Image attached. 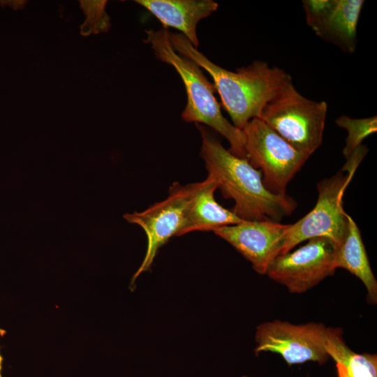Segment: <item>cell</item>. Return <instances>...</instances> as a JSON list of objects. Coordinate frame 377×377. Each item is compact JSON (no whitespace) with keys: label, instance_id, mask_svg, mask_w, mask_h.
<instances>
[{"label":"cell","instance_id":"6da1fadb","mask_svg":"<svg viewBox=\"0 0 377 377\" xmlns=\"http://www.w3.org/2000/svg\"><path fill=\"white\" fill-rule=\"evenodd\" d=\"M169 38L177 53L193 61L210 75L223 107L239 130L252 119L259 118L269 102L293 84L290 75L265 61L256 60L230 71L211 61L182 34L170 32Z\"/></svg>","mask_w":377,"mask_h":377},{"label":"cell","instance_id":"7a4b0ae2","mask_svg":"<svg viewBox=\"0 0 377 377\" xmlns=\"http://www.w3.org/2000/svg\"><path fill=\"white\" fill-rule=\"evenodd\" d=\"M198 128L202 137L200 155L208 175L216 179L225 198L234 200L232 212L239 218L279 222L294 212L297 202L293 198L270 193L259 170L230 153L204 126Z\"/></svg>","mask_w":377,"mask_h":377},{"label":"cell","instance_id":"3957f363","mask_svg":"<svg viewBox=\"0 0 377 377\" xmlns=\"http://www.w3.org/2000/svg\"><path fill=\"white\" fill-rule=\"evenodd\" d=\"M144 40L151 45L157 59L172 66L179 75L187 96L182 118L186 122L204 124L223 135L229 142L230 153L246 159L242 130L223 114L215 96V87L193 61L177 53L170 43L168 29L145 31Z\"/></svg>","mask_w":377,"mask_h":377},{"label":"cell","instance_id":"277c9868","mask_svg":"<svg viewBox=\"0 0 377 377\" xmlns=\"http://www.w3.org/2000/svg\"><path fill=\"white\" fill-rule=\"evenodd\" d=\"M357 168L346 163L336 175L318 183L316 205L306 216L290 224L279 255L313 237L328 238L335 248L341 244L347 232L350 216L343 209V195Z\"/></svg>","mask_w":377,"mask_h":377},{"label":"cell","instance_id":"5b68a950","mask_svg":"<svg viewBox=\"0 0 377 377\" xmlns=\"http://www.w3.org/2000/svg\"><path fill=\"white\" fill-rule=\"evenodd\" d=\"M327 111L325 101L304 97L293 84L269 102L259 118L309 157L323 142Z\"/></svg>","mask_w":377,"mask_h":377},{"label":"cell","instance_id":"8992f818","mask_svg":"<svg viewBox=\"0 0 377 377\" xmlns=\"http://www.w3.org/2000/svg\"><path fill=\"white\" fill-rule=\"evenodd\" d=\"M242 131L246 159L260 171L265 188L274 195H287L288 184L309 156L260 118L250 120Z\"/></svg>","mask_w":377,"mask_h":377},{"label":"cell","instance_id":"52a82bcc","mask_svg":"<svg viewBox=\"0 0 377 377\" xmlns=\"http://www.w3.org/2000/svg\"><path fill=\"white\" fill-rule=\"evenodd\" d=\"M328 328L322 323L293 324L274 320L256 330L255 353L279 354L288 366L314 362L320 365L330 358L326 350Z\"/></svg>","mask_w":377,"mask_h":377},{"label":"cell","instance_id":"ba28073f","mask_svg":"<svg viewBox=\"0 0 377 377\" xmlns=\"http://www.w3.org/2000/svg\"><path fill=\"white\" fill-rule=\"evenodd\" d=\"M334 244L326 237H313L293 252L276 256L266 274L291 293H305L334 274Z\"/></svg>","mask_w":377,"mask_h":377},{"label":"cell","instance_id":"9c48e42d","mask_svg":"<svg viewBox=\"0 0 377 377\" xmlns=\"http://www.w3.org/2000/svg\"><path fill=\"white\" fill-rule=\"evenodd\" d=\"M195 190V183L181 185L174 183L168 197L141 212L126 214L124 218L140 226L147 237V247L144 260L132 277V285L138 276L151 265L158 249L177 234L184 223Z\"/></svg>","mask_w":377,"mask_h":377},{"label":"cell","instance_id":"30bf717a","mask_svg":"<svg viewBox=\"0 0 377 377\" xmlns=\"http://www.w3.org/2000/svg\"><path fill=\"white\" fill-rule=\"evenodd\" d=\"M364 0H303L308 26L316 35L343 52L353 54L357 44V24Z\"/></svg>","mask_w":377,"mask_h":377},{"label":"cell","instance_id":"8fae6325","mask_svg":"<svg viewBox=\"0 0 377 377\" xmlns=\"http://www.w3.org/2000/svg\"><path fill=\"white\" fill-rule=\"evenodd\" d=\"M290 224L242 221L219 228L214 232L230 244L260 274H266L272 261L280 254Z\"/></svg>","mask_w":377,"mask_h":377},{"label":"cell","instance_id":"7c38bea8","mask_svg":"<svg viewBox=\"0 0 377 377\" xmlns=\"http://www.w3.org/2000/svg\"><path fill=\"white\" fill-rule=\"evenodd\" d=\"M154 15L163 28L173 27L180 31L197 48L199 41L196 34L198 23L218 8L212 0H136Z\"/></svg>","mask_w":377,"mask_h":377},{"label":"cell","instance_id":"4fadbf2b","mask_svg":"<svg viewBox=\"0 0 377 377\" xmlns=\"http://www.w3.org/2000/svg\"><path fill=\"white\" fill-rule=\"evenodd\" d=\"M216 179L209 175L204 181L195 183L194 193L177 236L195 230L214 231L242 221L232 211L216 201Z\"/></svg>","mask_w":377,"mask_h":377},{"label":"cell","instance_id":"5bb4252c","mask_svg":"<svg viewBox=\"0 0 377 377\" xmlns=\"http://www.w3.org/2000/svg\"><path fill=\"white\" fill-rule=\"evenodd\" d=\"M333 268H343L357 277L367 289V300L377 303V281L371 270L360 229L352 217L348 219L347 232L341 244L335 248Z\"/></svg>","mask_w":377,"mask_h":377},{"label":"cell","instance_id":"9a60e30c","mask_svg":"<svg viewBox=\"0 0 377 377\" xmlns=\"http://www.w3.org/2000/svg\"><path fill=\"white\" fill-rule=\"evenodd\" d=\"M326 350L335 362L337 377H377L376 354L351 350L345 343L341 328H328Z\"/></svg>","mask_w":377,"mask_h":377},{"label":"cell","instance_id":"2e32d148","mask_svg":"<svg viewBox=\"0 0 377 377\" xmlns=\"http://www.w3.org/2000/svg\"><path fill=\"white\" fill-rule=\"evenodd\" d=\"M336 124L346 129L348 135L343 149V154L348 159L351 154L360 145L362 141L377 131V117L355 119L346 115H341L335 120Z\"/></svg>","mask_w":377,"mask_h":377},{"label":"cell","instance_id":"e0dca14e","mask_svg":"<svg viewBox=\"0 0 377 377\" xmlns=\"http://www.w3.org/2000/svg\"><path fill=\"white\" fill-rule=\"evenodd\" d=\"M6 333V331L0 327V338L3 337L5 335ZM2 363H3V357L1 356V352H0V377H3V376H2Z\"/></svg>","mask_w":377,"mask_h":377},{"label":"cell","instance_id":"ac0fdd59","mask_svg":"<svg viewBox=\"0 0 377 377\" xmlns=\"http://www.w3.org/2000/svg\"><path fill=\"white\" fill-rule=\"evenodd\" d=\"M240 377H250V376H242Z\"/></svg>","mask_w":377,"mask_h":377}]
</instances>
